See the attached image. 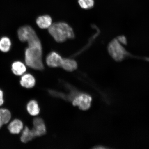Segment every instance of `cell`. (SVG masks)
I'll return each mask as SVG.
<instances>
[{"instance_id": "10", "label": "cell", "mask_w": 149, "mask_h": 149, "mask_svg": "<svg viewBox=\"0 0 149 149\" xmlns=\"http://www.w3.org/2000/svg\"><path fill=\"white\" fill-rule=\"evenodd\" d=\"M36 23L41 29H47L52 24V19L51 17L47 15L40 16L37 18Z\"/></svg>"}, {"instance_id": "3", "label": "cell", "mask_w": 149, "mask_h": 149, "mask_svg": "<svg viewBox=\"0 0 149 149\" xmlns=\"http://www.w3.org/2000/svg\"><path fill=\"white\" fill-rule=\"evenodd\" d=\"M18 36L22 42H27L29 47L41 45V43L36 32L29 26L20 27L18 31Z\"/></svg>"}, {"instance_id": "7", "label": "cell", "mask_w": 149, "mask_h": 149, "mask_svg": "<svg viewBox=\"0 0 149 149\" xmlns=\"http://www.w3.org/2000/svg\"><path fill=\"white\" fill-rule=\"evenodd\" d=\"M20 83L22 86L24 88H31L34 86L36 81L32 74H26L22 75Z\"/></svg>"}, {"instance_id": "6", "label": "cell", "mask_w": 149, "mask_h": 149, "mask_svg": "<svg viewBox=\"0 0 149 149\" xmlns=\"http://www.w3.org/2000/svg\"><path fill=\"white\" fill-rule=\"evenodd\" d=\"M63 58L55 52H52L47 57L46 62L48 66L52 68L61 67Z\"/></svg>"}, {"instance_id": "9", "label": "cell", "mask_w": 149, "mask_h": 149, "mask_svg": "<svg viewBox=\"0 0 149 149\" xmlns=\"http://www.w3.org/2000/svg\"><path fill=\"white\" fill-rule=\"evenodd\" d=\"M13 73L17 76L23 75L26 71V68L23 63L20 61H15L12 65Z\"/></svg>"}, {"instance_id": "5", "label": "cell", "mask_w": 149, "mask_h": 149, "mask_svg": "<svg viewBox=\"0 0 149 149\" xmlns=\"http://www.w3.org/2000/svg\"><path fill=\"white\" fill-rule=\"evenodd\" d=\"M32 130L36 137L42 136L45 134L46 129L44 121L40 117H36L33 120Z\"/></svg>"}, {"instance_id": "16", "label": "cell", "mask_w": 149, "mask_h": 149, "mask_svg": "<svg viewBox=\"0 0 149 149\" xmlns=\"http://www.w3.org/2000/svg\"><path fill=\"white\" fill-rule=\"evenodd\" d=\"M78 3L81 8L85 9L92 8L94 4V0H78Z\"/></svg>"}, {"instance_id": "4", "label": "cell", "mask_w": 149, "mask_h": 149, "mask_svg": "<svg viewBox=\"0 0 149 149\" xmlns=\"http://www.w3.org/2000/svg\"><path fill=\"white\" fill-rule=\"evenodd\" d=\"M92 98L89 95L82 94L76 97L72 101L74 106H77L80 109L86 111L90 107Z\"/></svg>"}, {"instance_id": "14", "label": "cell", "mask_w": 149, "mask_h": 149, "mask_svg": "<svg viewBox=\"0 0 149 149\" xmlns=\"http://www.w3.org/2000/svg\"><path fill=\"white\" fill-rule=\"evenodd\" d=\"M12 42L10 39L7 37H3L0 39V51L6 53L10 50Z\"/></svg>"}, {"instance_id": "8", "label": "cell", "mask_w": 149, "mask_h": 149, "mask_svg": "<svg viewBox=\"0 0 149 149\" xmlns=\"http://www.w3.org/2000/svg\"><path fill=\"white\" fill-rule=\"evenodd\" d=\"M23 128V122L17 119H15L10 122L8 126L10 133L13 134H17L19 133Z\"/></svg>"}, {"instance_id": "1", "label": "cell", "mask_w": 149, "mask_h": 149, "mask_svg": "<svg viewBox=\"0 0 149 149\" xmlns=\"http://www.w3.org/2000/svg\"><path fill=\"white\" fill-rule=\"evenodd\" d=\"M48 31L56 41L64 42L67 39H73L74 35L72 28L64 22L52 24L48 28Z\"/></svg>"}, {"instance_id": "2", "label": "cell", "mask_w": 149, "mask_h": 149, "mask_svg": "<svg viewBox=\"0 0 149 149\" xmlns=\"http://www.w3.org/2000/svg\"><path fill=\"white\" fill-rule=\"evenodd\" d=\"M42 56V45L29 47L25 52L26 64L33 69L39 70H44Z\"/></svg>"}, {"instance_id": "13", "label": "cell", "mask_w": 149, "mask_h": 149, "mask_svg": "<svg viewBox=\"0 0 149 149\" xmlns=\"http://www.w3.org/2000/svg\"><path fill=\"white\" fill-rule=\"evenodd\" d=\"M27 109L29 114L33 116L38 115L40 111L38 103L35 100H31L28 103Z\"/></svg>"}, {"instance_id": "11", "label": "cell", "mask_w": 149, "mask_h": 149, "mask_svg": "<svg viewBox=\"0 0 149 149\" xmlns=\"http://www.w3.org/2000/svg\"><path fill=\"white\" fill-rule=\"evenodd\" d=\"M61 67L68 72H72L77 68V62L73 59L64 58L63 59Z\"/></svg>"}, {"instance_id": "18", "label": "cell", "mask_w": 149, "mask_h": 149, "mask_svg": "<svg viewBox=\"0 0 149 149\" xmlns=\"http://www.w3.org/2000/svg\"><path fill=\"white\" fill-rule=\"evenodd\" d=\"M3 124L2 122V121L1 117H0V128H1Z\"/></svg>"}, {"instance_id": "15", "label": "cell", "mask_w": 149, "mask_h": 149, "mask_svg": "<svg viewBox=\"0 0 149 149\" xmlns=\"http://www.w3.org/2000/svg\"><path fill=\"white\" fill-rule=\"evenodd\" d=\"M0 117L3 124L8 123L12 117V115L8 109H0Z\"/></svg>"}, {"instance_id": "19", "label": "cell", "mask_w": 149, "mask_h": 149, "mask_svg": "<svg viewBox=\"0 0 149 149\" xmlns=\"http://www.w3.org/2000/svg\"><path fill=\"white\" fill-rule=\"evenodd\" d=\"M95 148H98V149H100V148H102V149H104L105 148V147H104V146H98Z\"/></svg>"}, {"instance_id": "17", "label": "cell", "mask_w": 149, "mask_h": 149, "mask_svg": "<svg viewBox=\"0 0 149 149\" xmlns=\"http://www.w3.org/2000/svg\"><path fill=\"white\" fill-rule=\"evenodd\" d=\"M4 102L3 91L0 89V106L2 105Z\"/></svg>"}, {"instance_id": "12", "label": "cell", "mask_w": 149, "mask_h": 149, "mask_svg": "<svg viewBox=\"0 0 149 149\" xmlns=\"http://www.w3.org/2000/svg\"><path fill=\"white\" fill-rule=\"evenodd\" d=\"M36 137L32 129L30 130L28 127L26 126L22 132L20 140L22 142L27 143Z\"/></svg>"}]
</instances>
